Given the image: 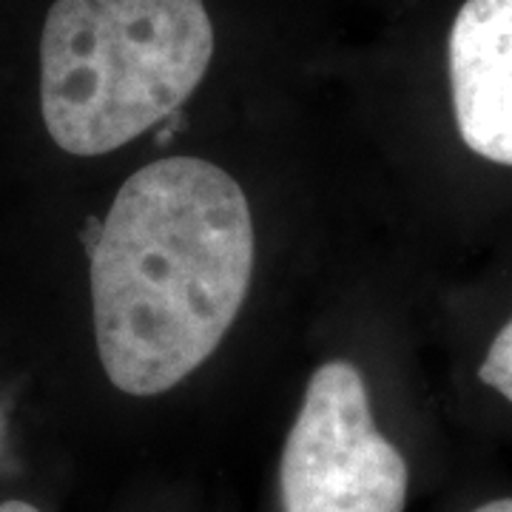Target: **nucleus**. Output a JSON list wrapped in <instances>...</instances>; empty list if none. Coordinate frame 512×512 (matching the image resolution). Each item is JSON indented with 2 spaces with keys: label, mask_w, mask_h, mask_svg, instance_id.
<instances>
[{
  "label": "nucleus",
  "mask_w": 512,
  "mask_h": 512,
  "mask_svg": "<svg viewBox=\"0 0 512 512\" xmlns=\"http://www.w3.org/2000/svg\"><path fill=\"white\" fill-rule=\"evenodd\" d=\"M239 183L200 157H163L120 185L92 251L94 339L109 382L157 396L220 348L254 279Z\"/></svg>",
  "instance_id": "nucleus-1"
},
{
  "label": "nucleus",
  "mask_w": 512,
  "mask_h": 512,
  "mask_svg": "<svg viewBox=\"0 0 512 512\" xmlns=\"http://www.w3.org/2000/svg\"><path fill=\"white\" fill-rule=\"evenodd\" d=\"M214 57L202 0H55L40 37V109L66 154L100 157L163 123Z\"/></svg>",
  "instance_id": "nucleus-2"
},
{
  "label": "nucleus",
  "mask_w": 512,
  "mask_h": 512,
  "mask_svg": "<svg viewBox=\"0 0 512 512\" xmlns=\"http://www.w3.org/2000/svg\"><path fill=\"white\" fill-rule=\"evenodd\" d=\"M407 484V461L373 424L359 367H316L282 450V510L404 512Z\"/></svg>",
  "instance_id": "nucleus-3"
},
{
  "label": "nucleus",
  "mask_w": 512,
  "mask_h": 512,
  "mask_svg": "<svg viewBox=\"0 0 512 512\" xmlns=\"http://www.w3.org/2000/svg\"><path fill=\"white\" fill-rule=\"evenodd\" d=\"M447 57L461 140L490 163L512 165V0H467Z\"/></svg>",
  "instance_id": "nucleus-4"
},
{
  "label": "nucleus",
  "mask_w": 512,
  "mask_h": 512,
  "mask_svg": "<svg viewBox=\"0 0 512 512\" xmlns=\"http://www.w3.org/2000/svg\"><path fill=\"white\" fill-rule=\"evenodd\" d=\"M481 382L498 390L507 402H512V319L498 330L493 345L487 350V359L478 367Z\"/></svg>",
  "instance_id": "nucleus-5"
},
{
  "label": "nucleus",
  "mask_w": 512,
  "mask_h": 512,
  "mask_svg": "<svg viewBox=\"0 0 512 512\" xmlns=\"http://www.w3.org/2000/svg\"><path fill=\"white\" fill-rule=\"evenodd\" d=\"M476 512H512V498H498V501H487V504H481Z\"/></svg>",
  "instance_id": "nucleus-6"
},
{
  "label": "nucleus",
  "mask_w": 512,
  "mask_h": 512,
  "mask_svg": "<svg viewBox=\"0 0 512 512\" xmlns=\"http://www.w3.org/2000/svg\"><path fill=\"white\" fill-rule=\"evenodd\" d=\"M0 512H40V510L32 507L29 501H18V498H12V501H3V504H0Z\"/></svg>",
  "instance_id": "nucleus-7"
}]
</instances>
